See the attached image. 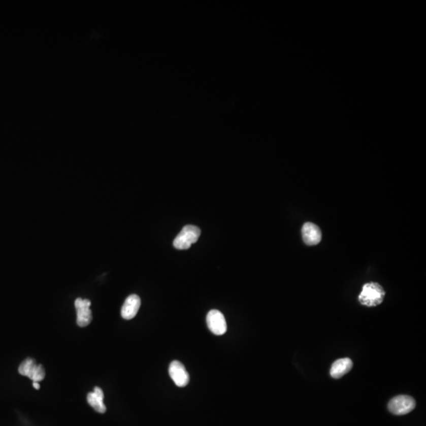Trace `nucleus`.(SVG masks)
<instances>
[{
    "mask_svg": "<svg viewBox=\"0 0 426 426\" xmlns=\"http://www.w3.org/2000/svg\"><path fill=\"white\" fill-rule=\"evenodd\" d=\"M141 299L137 294H131L125 301L121 310V315L125 320H131L136 316L140 309Z\"/></svg>",
    "mask_w": 426,
    "mask_h": 426,
    "instance_id": "nucleus-9",
    "label": "nucleus"
},
{
    "mask_svg": "<svg viewBox=\"0 0 426 426\" xmlns=\"http://www.w3.org/2000/svg\"><path fill=\"white\" fill-rule=\"evenodd\" d=\"M20 374L28 377L34 382H39L45 377V368L42 365H38L35 360L30 357L25 359L18 368Z\"/></svg>",
    "mask_w": 426,
    "mask_h": 426,
    "instance_id": "nucleus-4",
    "label": "nucleus"
},
{
    "mask_svg": "<svg viewBox=\"0 0 426 426\" xmlns=\"http://www.w3.org/2000/svg\"><path fill=\"white\" fill-rule=\"evenodd\" d=\"M384 297L385 291L379 283H368L363 286L358 299L360 303L363 306L373 307L381 304Z\"/></svg>",
    "mask_w": 426,
    "mask_h": 426,
    "instance_id": "nucleus-1",
    "label": "nucleus"
},
{
    "mask_svg": "<svg viewBox=\"0 0 426 426\" xmlns=\"http://www.w3.org/2000/svg\"><path fill=\"white\" fill-rule=\"evenodd\" d=\"M201 236V230L193 225H186L176 236L173 242L174 247L178 249H187L198 240Z\"/></svg>",
    "mask_w": 426,
    "mask_h": 426,
    "instance_id": "nucleus-2",
    "label": "nucleus"
},
{
    "mask_svg": "<svg viewBox=\"0 0 426 426\" xmlns=\"http://www.w3.org/2000/svg\"><path fill=\"white\" fill-rule=\"evenodd\" d=\"M206 321L209 330L216 336H222L227 330L224 316L219 310H212L209 311L206 317Z\"/></svg>",
    "mask_w": 426,
    "mask_h": 426,
    "instance_id": "nucleus-5",
    "label": "nucleus"
},
{
    "mask_svg": "<svg viewBox=\"0 0 426 426\" xmlns=\"http://www.w3.org/2000/svg\"><path fill=\"white\" fill-rule=\"evenodd\" d=\"M303 239L308 246H315L321 241V231L317 225L313 223H306L302 229Z\"/></svg>",
    "mask_w": 426,
    "mask_h": 426,
    "instance_id": "nucleus-8",
    "label": "nucleus"
},
{
    "mask_svg": "<svg viewBox=\"0 0 426 426\" xmlns=\"http://www.w3.org/2000/svg\"><path fill=\"white\" fill-rule=\"evenodd\" d=\"M169 374L178 387H186L189 381V376L185 366L179 361H174L169 366Z\"/></svg>",
    "mask_w": 426,
    "mask_h": 426,
    "instance_id": "nucleus-7",
    "label": "nucleus"
},
{
    "mask_svg": "<svg viewBox=\"0 0 426 426\" xmlns=\"http://www.w3.org/2000/svg\"><path fill=\"white\" fill-rule=\"evenodd\" d=\"M353 363L350 358L338 359L333 363L330 370V375L335 379L341 378L351 370Z\"/></svg>",
    "mask_w": 426,
    "mask_h": 426,
    "instance_id": "nucleus-11",
    "label": "nucleus"
},
{
    "mask_svg": "<svg viewBox=\"0 0 426 426\" xmlns=\"http://www.w3.org/2000/svg\"><path fill=\"white\" fill-rule=\"evenodd\" d=\"M75 305L76 308L78 325L80 327L89 325L92 320V311L90 310V301L89 299L78 298L75 300Z\"/></svg>",
    "mask_w": 426,
    "mask_h": 426,
    "instance_id": "nucleus-6",
    "label": "nucleus"
},
{
    "mask_svg": "<svg viewBox=\"0 0 426 426\" xmlns=\"http://www.w3.org/2000/svg\"><path fill=\"white\" fill-rule=\"evenodd\" d=\"M32 385H34V388L37 389V390H39L40 387H41V386H40L39 383H38V382H34V384H32Z\"/></svg>",
    "mask_w": 426,
    "mask_h": 426,
    "instance_id": "nucleus-12",
    "label": "nucleus"
},
{
    "mask_svg": "<svg viewBox=\"0 0 426 426\" xmlns=\"http://www.w3.org/2000/svg\"><path fill=\"white\" fill-rule=\"evenodd\" d=\"M416 407L415 400L408 396H396L389 402L388 410L395 415H405L411 412Z\"/></svg>",
    "mask_w": 426,
    "mask_h": 426,
    "instance_id": "nucleus-3",
    "label": "nucleus"
},
{
    "mask_svg": "<svg viewBox=\"0 0 426 426\" xmlns=\"http://www.w3.org/2000/svg\"><path fill=\"white\" fill-rule=\"evenodd\" d=\"M105 395L103 392L102 389L99 387H94L92 392H89L87 395V401L91 407H93L96 412L104 414L106 412V407L104 403Z\"/></svg>",
    "mask_w": 426,
    "mask_h": 426,
    "instance_id": "nucleus-10",
    "label": "nucleus"
}]
</instances>
